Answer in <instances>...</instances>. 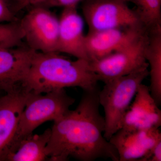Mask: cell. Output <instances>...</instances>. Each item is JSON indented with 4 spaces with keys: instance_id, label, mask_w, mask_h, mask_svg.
I'll return each mask as SVG.
<instances>
[{
    "instance_id": "1",
    "label": "cell",
    "mask_w": 161,
    "mask_h": 161,
    "mask_svg": "<svg viewBox=\"0 0 161 161\" xmlns=\"http://www.w3.org/2000/svg\"><path fill=\"white\" fill-rule=\"evenodd\" d=\"M98 87L84 91L78 106L54 121L46 147L48 159L81 161L99 158L119 161L115 147L104 137V117L100 114Z\"/></svg>"
},
{
    "instance_id": "2",
    "label": "cell",
    "mask_w": 161,
    "mask_h": 161,
    "mask_svg": "<svg viewBox=\"0 0 161 161\" xmlns=\"http://www.w3.org/2000/svg\"><path fill=\"white\" fill-rule=\"evenodd\" d=\"M59 53H35L22 86L24 90L43 94L71 87L88 91L98 86L99 78L91 70L89 61L72 60Z\"/></svg>"
},
{
    "instance_id": "3",
    "label": "cell",
    "mask_w": 161,
    "mask_h": 161,
    "mask_svg": "<svg viewBox=\"0 0 161 161\" xmlns=\"http://www.w3.org/2000/svg\"><path fill=\"white\" fill-rule=\"evenodd\" d=\"M149 66L105 82L98 93L100 105L104 111L103 136L107 141L120 129L125 113L134 98L139 86L149 75Z\"/></svg>"
},
{
    "instance_id": "4",
    "label": "cell",
    "mask_w": 161,
    "mask_h": 161,
    "mask_svg": "<svg viewBox=\"0 0 161 161\" xmlns=\"http://www.w3.org/2000/svg\"><path fill=\"white\" fill-rule=\"evenodd\" d=\"M43 94L30 92L9 153L21 140L32 134L45 122L59 119L69 111L70 107L75 103V98L69 96L64 89Z\"/></svg>"
},
{
    "instance_id": "5",
    "label": "cell",
    "mask_w": 161,
    "mask_h": 161,
    "mask_svg": "<svg viewBox=\"0 0 161 161\" xmlns=\"http://www.w3.org/2000/svg\"><path fill=\"white\" fill-rule=\"evenodd\" d=\"M148 31L121 49L90 62L92 71L104 83L149 66L145 57Z\"/></svg>"
},
{
    "instance_id": "6",
    "label": "cell",
    "mask_w": 161,
    "mask_h": 161,
    "mask_svg": "<svg viewBox=\"0 0 161 161\" xmlns=\"http://www.w3.org/2000/svg\"><path fill=\"white\" fill-rule=\"evenodd\" d=\"M19 21L26 45L35 51L58 53L59 20L49 8L34 5Z\"/></svg>"
},
{
    "instance_id": "7",
    "label": "cell",
    "mask_w": 161,
    "mask_h": 161,
    "mask_svg": "<svg viewBox=\"0 0 161 161\" xmlns=\"http://www.w3.org/2000/svg\"><path fill=\"white\" fill-rule=\"evenodd\" d=\"M82 6L89 31L143 25L124 0H84Z\"/></svg>"
},
{
    "instance_id": "8",
    "label": "cell",
    "mask_w": 161,
    "mask_h": 161,
    "mask_svg": "<svg viewBox=\"0 0 161 161\" xmlns=\"http://www.w3.org/2000/svg\"><path fill=\"white\" fill-rule=\"evenodd\" d=\"M36 52L23 44L0 48V91L9 93L23 88Z\"/></svg>"
},
{
    "instance_id": "9",
    "label": "cell",
    "mask_w": 161,
    "mask_h": 161,
    "mask_svg": "<svg viewBox=\"0 0 161 161\" xmlns=\"http://www.w3.org/2000/svg\"><path fill=\"white\" fill-rule=\"evenodd\" d=\"M143 25L88 31L85 46L90 62L106 57L125 46L146 32Z\"/></svg>"
},
{
    "instance_id": "10",
    "label": "cell",
    "mask_w": 161,
    "mask_h": 161,
    "mask_svg": "<svg viewBox=\"0 0 161 161\" xmlns=\"http://www.w3.org/2000/svg\"><path fill=\"white\" fill-rule=\"evenodd\" d=\"M108 141L117 150L119 161H140L161 141V133L159 128L148 130L121 128Z\"/></svg>"
},
{
    "instance_id": "11",
    "label": "cell",
    "mask_w": 161,
    "mask_h": 161,
    "mask_svg": "<svg viewBox=\"0 0 161 161\" xmlns=\"http://www.w3.org/2000/svg\"><path fill=\"white\" fill-rule=\"evenodd\" d=\"M29 93L22 88L0 97V161H6L11 150Z\"/></svg>"
},
{
    "instance_id": "12",
    "label": "cell",
    "mask_w": 161,
    "mask_h": 161,
    "mask_svg": "<svg viewBox=\"0 0 161 161\" xmlns=\"http://www.w3.org/2000/svg\"><path fill=\"white\" fill-rule=\"evenodd\" d=\"M134 98L124 115L120 129L148 130L159 128L161 111L151 95L149 87L141 84Z\"/></svg>"
},
{
    "instance_id": "13",
    "label": "cell",
    "mask_w": 161,
    "mask_h": 161,
    "mask_svg": "<svg viewBox=\"0 0 161 161\" xmlns=\"http://www.w3.org/2000/svg\"><path fill=\"white\" fill-rule=\"evenodd\" d=\"M77 7L64 8L59 19L58 51L89 61L86 49L83 20Z\"/></svg>"
},
{
    "instance_id": "14",
    "label": "cell",
    "mask_w": 161,
    "mask_h": 161,
    "mask_svg": "<svg viewBox=\"0 0 161 161\" xmlns=\"http://www.w3.org/2000/svg\"><path fill=\"white\" fill-rule=\"evenodd\" d=\"M145 57L150 68V94L159 106L161 102V25L148 29Z\"/></svg>"
},
{
    "instance_id": "15",
    "label": "cell",
    "mask_w": 161,
    "mask_h": 161,
    "mask_svg": "<svg viewBox=\"0 0 161 161\" xmlns=\"http://www.w3.org/2000/svg\"><path fill=\"white\" fill-rule=\"evenodd\" d=\"M51 135V129L40 134H31L19 142L5 161H42L48 159L46 147Z\"/></svg>"
},
{
    "instance_id": "16",
    "label": "cell",
    "mask_w": 161,
    "mask_h": 161,
    "mask_svg": "<svg viewBox=\"0 0 161 161\" xmlns=\"http://www.w3.org/2000/svg\"><path fill=\"white\" fill-rule=\"evenodd\" d=\"M141 22L148 29L161 25V0H132Z\"/></svg>"
},
{
    "instance_id": "17",
    "label": "cell",
    "mask_w": 161,
    "mask_h": 161,
    "mask_svg": "<svg viewBox=\"0 0 161 161\" xmlns=\"http://www.w3.org/2000/svg\"><path fill=\"white\" fill-rule=\"evenodd\" d=\"M23 40V33L19 21L0 23V48L21 45Z\"/></svg>"
},
{
    "instance_id": "18",
    "label": "cell",
    "mask_w": 161,
    "mask_h": 161,
    "mask_svg": "<svg viewBox=\"0 0 161 161\" xmlns=\"http://www.w3.org/2000/svg\"><path fill=\"white\" fill-rule=\"evenodd\" d=\"M17 13L10 0H0V23L17 21Z\"/></svg>"
},
{
    "instance_id": "19",
    "label": "cell",
    "mask_w": 161,
    "mask_h": 161,
    "mask_svg": "<svg viewBox=\"0 0 161 161\" xmlns=\"http://www.w3.org/2000/svg\"><path fill=\"white\" fill-rule=\"evenodd\" d=\"M84 1V0H45L36 5L43 6L49 9L53 7H62L65 8L70 6H77L78 3Z\"/></svg>"
},
{
    "instance_id": "20",
    "label": "cell",
    "mask_w": 161,
    "mask_h": 161,
    "mask_svg": "<svg viewBox=\"0 0 161 161\" xmlns=\"http://www.w3.org/2000/svg\"><path fill=\"white\" fill-rule=\"evenodd\" d=\"M161 141L158 142L146 156L140 161H161Z\"/></svg>"
},
{
    "instance_id": "21",
    "label": "cell",
    "mask_w": 161,
    "mask_h": 161,
    "mask_svg": "<svg viewBox=\"0 0 161 161\" xmlns=\"http://www.w3.org/2000/svg\"><path fill=\"white\" fill-rule=\"evenodd\" d=\"M17 11L27 7L26 0H10Z\"/></svg>"
},
{
    "instance_id": "22",
    "label": "cell",
    "mask_w": 161,
    "mask_h": 161,
    "mask_svg": "<svg viewBox=\"0 0 161 161\" xmlns=\"http://www.w3.org/2000/svg\"><path fill=\"white\" fill-rule=\"evenodd\" d=\"M44 1L45 0H26V2H27V6H28L37 5Z\"/></svg>"
},
{
    "instance_id": "23",
    "label": "cell",
    "mask_w": 161,
    "mask_h": 161,
    "mask_svg": "<svg viewBox=\"0 0 161 161\" xmlns=\"http://www.w3.org/2000/svg\"><path fill=\"white\" fill-rule=\"evenodd\" d=\"M124 1H125L126 2H131L132 0H124Z\"/></svg>"
}]
</instances>
